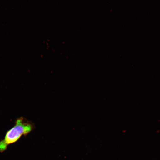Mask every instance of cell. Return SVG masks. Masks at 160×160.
<instances>
[{"label":"cell","instance_id":"1","mask_svg":"<svg viewBox=\"0 0 160 160\" xmlns=\"http://www.w3.org/2000/svg\"><path fill=\"white\" fill-rule=\"evenodd\" d=\"M35 128L34 124L25 118L16 120L15 125L7 132L4 138L0 142V152L5 151L8 146L16 142L22 136H27Z\"/></svg>","mask_w":160,"mask_h":160}]
</instances>
